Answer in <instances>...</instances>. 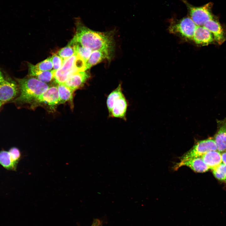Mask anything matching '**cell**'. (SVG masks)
Returning <instances> with one entry per match:
<instances>
[{
    "label": "cell",
    "instance_id": "6da1fadb",
    "mask_svg": "<svg viewBox=\"0 0 226 226\" xmlns=\"http://www.w3.org/2000/svg\"><path fill=\"white\" fill-rule=\"evenodd\" d=\"M75 34L69 43H78L92 51L103 50L113 53L114 46L113 31L92 30L86 26L79 18H75Z\"/></svg>",
    "mask_w": 226,
    "mask_h": 226
},
{
    "label": "cell",
    "instance_id": "7a4b0ae2",
    "mask_svg": "<svg viewBox=\"0 0 226 226\" xmlns=\"http://www.w3.org/2000/svg\"><path fill=\"white\" fill-rule=\"evenodd\" d=\"M16 79L20 94L16 101L20 104L31 105L49 87L47 83L31 77Z\"/></svg>",
    "mask_w": 226,
    "mask_h": 226
},
{
    "label": "cell",
    "instance_id": "3957f363",
    "mask_svg": "<svg viewBox=\"0 0 226 226\" xmlns=\"http://www.w3.org/2000/svg\"><path fill=\"white\" fill-rule=\"evenodd\" d=\"M86 63L78 54L75 53L65 59L62 67L56 71L54 78L58 84L64 83L73 74L85 70Z\"/></svg>",
    "mask_w": 226,
    "mask_h": 226
},
{
    "label": "cell",
    "instance_id": "277c9868",
    "mask_svg": "<svg viewBox=\"0 0 226 226\" xmlns=\"http://www.w3.org/2000/svg\"><path fill=\"white\" fill-rule=\"evenodd\" d=\"M59 105V97L57 87L52 86L40 95L31 105V108L41 106L50 112L55 111Z\"/></svg>",
    "mask_w": 226,
    "mask_h": 226
},
{
    "label": "cell",
    "instance_id": "5b68a950",
    "mask_svg": "<svg viewBox=\"0 0 226 226\" xmlns=\"http://www.w3.org/2000/svg\"><path fill=\"white\" fill-rule=\"evenodd\" d=\"M216 150L217 146L213 138H208L197 141L190 150L181 157L180 160L202 157L209 151Z\"/></svg>",
    "mask_w": 226,
    "mask_h": 226
},
{
    "label": "cell",
    "instance_id": "8992f818",
    "mask_svg": "<svg viewBox=\"0 0 226 226\" xmlns=\"http://www.w3.org/2000/svg\"><path fill=\"white\" fill-rule=\"evenodd\" d=\"M186 5L191 18L197 26H203L207 21L213 18L211 12L212 4L211 3L200 7H195L188 3Z\"/></svg>",
    "mask_w": 226,
    "mask_h": 226
},
{
    "label": "cell",
    "instance_id": "52a82bcc",
    "mask_svg": "<svg viewBox=\"0 0 226 226\" xmlns=\"http://www.w3.org/2000/svg\"><path fill=\"white\" fill-rule=\"evenodd\" d=\"M19 89L18 83L10 78H5L0 83V102L3 104L15 97L19 93Z\"/></svg>",
    "mask_w": 226,
    "mask_h": 226
},
{
    "label": "cell",
    "instance_id": "ba28073f",
    "mask_svg": "<svg viewBox=\"0 0 226 226\" xmlns=\"http://www.w3.org/2000/svg\"><path fill=\"white\" fill-rule=\"evenodd\" d=\"M197 25L189 17L184 18L171 27V31L178 33L184 38L192 40Z\"/></svg>",
    "mask_w": 226,
    "mask_h": 226
},
{
    "label": "cell",
    "instance_id": "9c48e42d",
    "mask_svg": "<svg viewBox=\"0 0 226 226\" xmlns=\"http://www.w3.org/2000/svg\"><path fill=\"white\" fill-rule=\"evenodd\" d=\"M217 130L213 139L216 144L217 151L219 152H226V118L217 120Z\"/></svg>",
    "mask_w": 226,
    "mask_h": 226
},
{
    "label": "cell",
    "instance_id": "30bf717a",
    "mask_svg": "<svg viewBox=\"0 0 226 226\" xmlns=\"http://www.w3.org/2000/svg\"><path fill=\"white\" fill-rule=\"evenodd\" d=\"M20 158L17 152L12 150L0 151V164L7 170H15Z\"/></svg>",
    "mask_w": 226,
    "mask_h": 226
},
{
    "label": "cell",
    "instance_id": "8fae6325",
    "mask_svg": "<svg viewBox=\"0 0 226 226\" xmlns=\"http://www.w3.org/2000/svg\"><path fill=\"white\" fill-rule=\"evenodd\" d=\"M89 78L88 72L80 71L71 75L63 84L75 91L82 86Z\"/></svg>",
    "mask_w": 226,
    "mask_h": 226
},
{
    "label": "cell",
    "instance_id": "7c38bea8",
    "mask_svg": "<svg viewBox=\"0 0 226 226\" xmlns=\"http://www.w3.org/2000/svg\"><path fill=\"white\" fill-rule=\"evenodd\" d=\"M183 166L188 167L193 171L199 173L206 172L209 169L203 161L202 157L180 160V162L176 164L174 169L176 170Z\"/></svg>",
    "mask_w": 226,
    "mask_h": 226
},
{
    "label": "cell",
    "instance_id": "4fadbf2b",
    "mask_svg": "<svg viewBox=\"0 0 226 226\" xmlns=\"http://www.w3.org/2000/svg\"><path fill=\"white\" fill-rule=\"evenodd\" d=\"M203 26L213 35L214 39L218 44H221L225 40L224 33L221 25L213 18L207 21Z\"/></svg>",
    "mask_w": 226,
    "mask_h": 226
},
{
    "label": "cell",
    "instance_id": "5bb4252c",
    "mask_svg": "<svg viewBox=\"0 0 226 226\" xmlns=\"http://www.w3.org/2000/svg\"><path fill=\"white\" fill-rule=\"evenodd\" d=\"M192 40L196 43L202 45H207L212 43L213 38L212 34L203 26H197Z\"/></svg>",
    "mask_w": 226,
    "mask_h": 226
},
{
    "label": "cell",
    "instance_id": "9a60e30c",
    "mask_svg": "<svg viewBox=\"0 0 226 226\" xmlns=\"http://www.w3.org/2000/svg\"><path fill=\"white\" fill-rule=\"evenodd\" d=\"M127 103L124 94L114 103L112 109L109 114L110 117L126 120Z\"/></svg>",
    "mask_w": 226,
    "mask_h": 226
},
{
    "label": "cell",
    "instance_id": "2e32d148",
    "mask_svg": "<svg viewBox=\"0 0 226 226\" xmlns=\"http://www.w3.org/2000/svg\"><path fill=\"white\" fill-rule=\"evenodd\" d=\"M29 76L35 78L40 81L47 83L54 78L55 71L54 70L42 71L37 69L35 65L30 63L28 64Z\"/></svg>",
    "mask_w": 226,
    "mask_h": 226
},
{
    "label": "cell",
    "instance_id": "e0dca14e",
    "mask_svg": "<svg viewBox=\"0 0 226 226\" xmlns=\"http://www.w3.org/2000/svg\"><path fill=\"white\" fill-rule=\"evenodd\" d=\"M112 53L107 51L95 50L92 51L85 64V70L100 62L105 59L111 58Z\"/></svg>",
    "mask_w": 226,
    "mask_h": 226
},
{
    "label": "cell",
    "instance_id": "ac0fdd59",
    "mask_svg": "<svg viewBox=\"0 0 226 226\" xmlns=\"http://www.w3.org/2000/svg\"><path fill=\"white\" fill-rule=\"evenodd\" d=\"M202 158L209 169L212 170L222 163L221 154L217 150L209 151Z\"/></svg>",
    "mask_w": 226,
    "mask_h": 226
},
{
    "label": "cell",
    "instance_id": "d6986e66",
    "mask_svg": "<svg viewBox=\"0 0 226 226\" xmlns=\"http://www.w3.org/2000/svg\"><path fill=\"white\" fill-rule=\"evenodd\" d=\"M57 87L59 97V105L68 102L73 107V94L74 91L63 83L58 84Z\"/></svg>",
    "mask_w": 226,
    "mask_h": 226
},
{
    "label": "cell",
    "instance_id": "ffe728a7",
    "mask_svg": "<svg viewBox=\"0 0 226 226\" xmlns=\"http://www.w3.org/2000/svg\"><path fill=\"white\" fill-rule=\"evenodd\" d=\"M123 95L121 84H120L116 89L108 95L106 100V105L109 114L111 111L114 103Z\"/></svg>",
    "mask_w": 226,
    "mask_h": 226
},
{
    "label": "cell",
    "instance_id": "44dd1931",
    "mask_svg": "<svg viewBox=\"0 0 226 226\" xmlns=\"http://www.w3.org/2000/svg\"><path fill=\"white\" fill-rule=\"evenodd\" d=\"M74 46L76 51L78 55L85 61V63L89 58L92 51L90 49L84 47L78 43L70 44Z\"/></svg>",
    "mask_w": 226,
    "mask_h": 226
},
{
    "label": "cell",
    "instance_id": "7402d4cb",
    "mask_svg": "<svg viewBox=\"0 0 226 226\" xmlns=\"http://www.w3.org/2000/svg\"><path fill=\"white\" fill-rule=\"evenodd\" d=\"M76 52L74 45L68 44L67 46L60 49L57 55L65 60L73 56Z\"/></svg>",
    "mask_w": 226,
    "mask_h": 226
},
{
    "label": "cell",
    "instance_id": "603a6c76",
    "mask_svg": "<svg viewBox=\"0 0 226 226\" xmlns=\"http://www.w3.org/2000/svg\"><path fill=\"white\" fill-rule=\"evenodd\" d=\"M214 176L221 180H226V165L221 163L213 170Z\"/></svg>",
    "mask_w": 226,
    "mask_h": 226
},
{
    "label": "cell",
    "instance_id": "cb8c5ba5",
    "mask_svg": "<svg viewBox=\"0 0 226 226\" xmlns=\"http://www.w3.org/2000/svg\"><path fill=\"white\" fill-rule=\"evenodd\" d=\"M35 66L37 69L40 71L51 70L53 68L51 57L47 58L35 65Z\"/></svg>",
    "mask_w": 226,
    "mask_h": 226
},
{
    "label": "cell",
    "instance_id": "d4e9b609",
    "mask_svg": "<svg viewBox=\"0 0 226 226\" xmlns=\"http://www.w3.org/2000/svg\"><path fill=\"white\" fill-rule=\"evenodd\" d=\"M51 57L53 70L56 71L62 67L65 60L56 54H53Z\"/></svg>",
    "mask_w": 226,
    "mask_h": 226
},
{
    "label": "cell",
    "instance_id": "484cf974",
    "mask_svg": "<svg viewBox=\"0 0 226 226\" xmlns=\"http://www.w3.org/2000/svg\"><path fill=\"white\" fill-rule=\"evenodd\" d=\"M102 223L100 220L97 219H94L91 226H102Z\"/></svg>",
    "mask_w": 226,
    "mask_h": 226
},
{
    "label": "cell",
    "instance_id": "4316f807",
    "mask_svg": "<svg viewBox=\"0 0 226 226\" xmlns=\"http://www.w3.org/2000/svg\"><path fill=\"white\" fill-rule=\"evenodd\" d=\"M221 155L222 162L226 165V152L222 153Z\"/></svg>",
    "mask_w": 226,
    "mask_h": 226
},
{
    "label": "cell",
    "instance_id": "83f0119b",
    "mask_svg": "<svg viewBox=\"0 0 226 226\" xmlns=\"http://www.w3.org/2000/svg\"><path fill=\"white\" fill-rule=\"evenodd\" d=\"M5 78L2 71L0 68V83L3 81Z\"/></svg>",
    "mask_w": 226,
    "mask_h": 226
},
{
    "label": "cell",
    "instance_id": "f1b7e54d",
    "mask_svg": "<svg viewBox=\"0 0 226 226\" xmlns=\"http://www.w3.org/2000/svg\"><path fill=\"white\" fill-rule=\"evenodd\" d=\"M3 104L1 102H0V108L1 107V106H2V105Z\"/></svg>",
    "mask_w": 226,
    "mask_h": 226
},
{
    "label": "cell",
    "instance_id": "f546056e",
    "mask_svg": "<svg viewBox=\"0 0 226 226\" xmlns=\"http://www.w3.org/2000/svg\"><path fill=\"white\" fill-rule=\"evenodd\" d=\"M225 181L226 182V180Z\"/></svg>",
    "mask_w": 226,
    "mask_h": 226
}]
</instances>
